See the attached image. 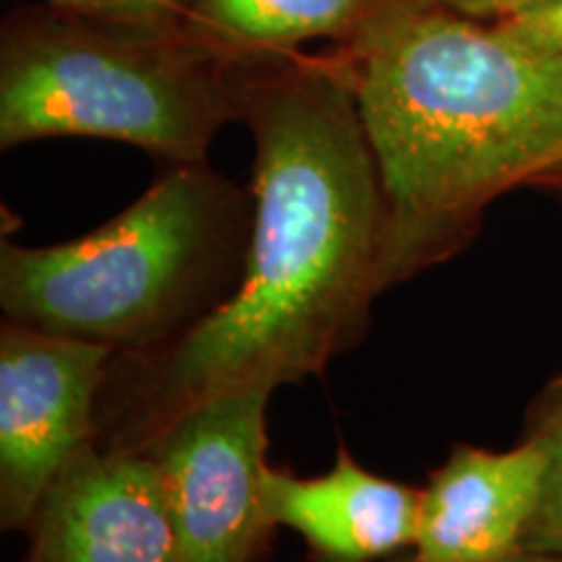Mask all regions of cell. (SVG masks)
<instances>
[{
	"mask_svg": "<svg viewBox=\"0 0 562 562\" xmlns=\"http://www.w3.org/2000/svg\"><path fill=\"white\" fill-rule=\"evenodd\" d=\"M256 144L235 294L167 347L112 355L97 446L144 451L182 412L248 385L302 383L368 331L385 281V209L355 83L339 60L235 76Z\"/></svg>",
	"mask_w": 562,
	"mask_h": 562,
	"instance_id": "6da1fadb",
	"label": "cell"
},
{
	"mask_svg": "<svg viewBox=\"0 0 562 562\" xmlns=\"http://www.w3.org/2000/svg\"><path fill=\"white\" fill-rule=\"evenodd\" d=\"M344 60L381 178L389 286L451 256L484 203L562 151V55L495 24L391 0Z\"/></svg>",
	"mask_w": 562,
	"mask_h": 562,
	"instance_id": "7a4b0ae2",
	"label": "cell"
},
{
	"mask_svg": "<svg viewBox=\"0 0 562 562\" xmlns=\"http://www.w3.org/2000/svg\"><path fill=\"white\" fill-rule=\"evenodd\" d=\"M252 195L206 161L175 165L76 240L0 245L5 321L140 355L180 339L240 286Z\"/></svg>",
	"mask_w": 562,
	"mask_h": 562,
	"instance_id": "3957f363",
	"label": "cell"
},
{
	"mask_svg": "<svg viewBox=\"0 0 562 562\" xmlns=\"http://www.w3.org/2000/svg\"><path fill=\"white\" fill-rule=\"evenodd\" d=\"M235 68L188 24L26 11L9 19L0 47V146L108 138L201 165L240 117Z\"/></svg>",
	"mask_w": 562,
	"mask_h": 562,
	"instance_id": "277c9868",
	"label": "cell"
},
{
	"mask_svg": "<svg viewBox=\"0 0 562 562\" xmlns=\"http://www.w3.org/2000/svg\"><path fill=\"white\" fill-rule=\"evenodd\" d=\"M273 389H235L167 425L144 453L170 501L180 562H250L273 529L263 505Z\"/></svg>",
	"mask_w": 562,
	"mask_h": 562,
	"instance_id": "5b68a950",
	"label": "cell"
},
{
	"mask_svg": "<svg viewBox=\"0 0 562 562\" xmlns=\"http://www.w3.org/2000/svg\"><path fill=\"white\" fill-rule=\"evenodd\" d=\"M110 347L16 321L0 328V526L30 529L58 474L97 440Z\"/></svg>",
	"mask_w": 562,
	"mask_h": 562,
	"instance_id": "8992f818",
	"label": "cell"
},
{
	"mask_svg": "<svg viewBox=\"0 0 562 562\" xmlns=\"http://www.w3.org/2000/svg\"><path fill=\"white\" fill-rule=\"evenodd\" d=\"M24 562H180L157 463L91 442L42 497Z\"/></svg>",
	"mask_w": 562,
	"mask_h": 562,
	"instance_id": "52a82bcc",
	"label": "cell"
},
{
	"mask_svg": "<svg viewBox=\"0 0 562 562\" xmlns=\"http://www.w3.org/2000/svg\"><path fill=\"white\" fill-rule=\"evenodd\" d=\"M547 456L526 438L510 451L456 446L419 495L417 562H501L524 552L544 490Z\"/></svg>",
	"mask_w": 562,
	"mask_h": 562,
	"instance_id": "ba28073f",
	"label": "cell"
},
{
	"mask_svg": "<svg viewBox=\"0 0 562 562\" xmlns=\"http://www.w3.org/2000/svg\"><path fill=\"white\" fill-rule=\"evenodd\" d=\"M419 495L417 487L368 472L344 446L326 474L263 472L271 526L297 531L323 562H372L414 547Z\"/></svg>",
	"mask_w": 562,
	"mask_h": 562,
	"instance_id": "9c48e42d",
	"label": "cell"
},
{
	"mask_svg": "<svg viewBox=\"0 0 562 562\" xmlns=\"http://www.w3.org/2000/svg\"><path fill=\"white\" fill-rule=\"evenodd\" d=\"M385 3L391 0H191L186 24L245 66L307 40H351Z\"/></svg>",
	"mask_w": 562,
	"mask_h": 562,
	"instance_id": "30bf717a",
	"label": "cell"
},
{
	"mask_svg": "<svg viewBox=\"0 0 562 562\" xmlns=\"http://www.w3.org/2000/svg\"><path fill=\"white\" fill-rule=\"evenodd\" d=\"M529 438L542 446L547 474L542 501L524 537V552L562 558V378L539 402Z\"/></svg>",
	"mask_w": 562,
	"mask_h": 562,
	"instance_id": "8fae6325",
	"label": "cell"
},
{
	"mask_svg": "<svg viewBox=\"0 0 562 562\" xmlns=\"http://www.w3.org/2000/svg\"><path fill=\"white\" fill-rule=\"evenodd\" d=\"M495 26L531 50L562 55V0H544L508 19L495 21Z\"/></svg>",
	"mask_w": 562,
	"mask_h": 562,
	"instance_id": "7c38bea8",
	"label": "cell"
},
{
	"mask_svg": "<svg viewBox=\"0 0 562 562\" xmlns=\"http://www.w3.org/2000/svg\"><path fill=\"white\" fill-rule=\"evenodd\" d=\"M53 9L83 13V16L138 21V24H172L157 11L151 0H50Z\"/></svg>",
	"mask_w": 562,
	"mask_h": 562,
	"instance_id": "4fadbf2b",
	"label": "cell"
},
{
	"mask_svg": "<svg viewBox=\"0 0 562 562\" xmlns=\"http://www.w3.org/2000/svg\"><path fill=\"white\" fill-rule=\"evenodd\" d=\"M398 3L432 5V9L451 11L476 21H503L513 16V13L544 3V0H398Z\"/></svg>",
	"mask_w": 562,
	"mask_h": 562,
	"instance_id": "5bb4252c",
	"label": "cell"
},
{
	"mask_svg": "<svg viewBox=\"0 0 562 562\" xmlns=\"http://www.w3.org/2000/svg\"><path fill=\"white\" fill-rule=\"evenodd\" d=\"M157 5V11L172 24H186L188 9H191V0H151Z\"/></svg>",
	"mask_w": 562,
	"mask_h": 562,
	"instance_id": "9a60e30c",
	"label": "cell"
},
{
	"mask_svg": "<svg viewBox=\"0 0 562 562\" xmlns=\"http://www.w3.org/2000/svg\"><path fill=\"white\" fill-rule=\"evenodd\" d=\"M409 562H417V560H409ZM501 562H562V558H552V554H531V552H521L516 554V558H508V560H501Z\"/></svg>",
	"mask_w": 562,
	"mask_h": 562,
	"instance_id": "2e32d148",
	"label": "cell"
},
{
	"mask_svg": "<svg viewBox=\"0 0 562 562\" xmlns=\"http://www.w3.org/2000/svg\"><path fill=\"white\" fill-rule=\"evenodd\" d=\"M533 182H562V165L554 167V170H550V172H544L542 178H537Z\"/></svg>",
	"mask_w": 562,
	"mask_h": 562,
	"instance_id": "e0dca14e",
	"label": "cell"
},
{
	"mask_svg": "<svg viewBox=\"0 0 562 562\" xmlns=\"http://www.w3.org/2000/svg\"><path fill=\"white\" fill-rule=\"evenodd\" d=\"M560 165H562V151L558 154V159H554V161H552V165H550V167H547V170H544V172H550V170H554V167H560ZM544 172H542V175H544ZM542 175H539V178H542Z\"/></svg>",
	"mask_w": 562,
	"mask_h": 562,
	"instance_id": "ac0fdd59",
	"label": "cell"
}]
</instances>
